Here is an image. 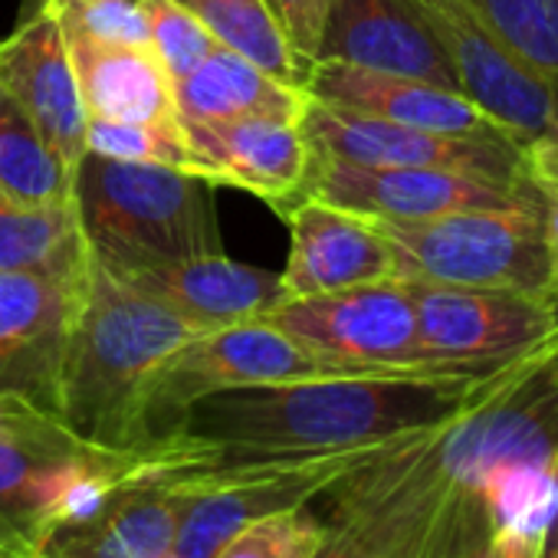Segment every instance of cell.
I'll list each match as a JSON object with an SVG mask.
<instances>
[{
	"label": "cell",
	"mask_w": 558,
	"mask_h": 558,
	"mask_svg": "<svg viewBox=\"0 0 558 558\" xmlns=\"http://www.w3.org/2000/svg\"><path fill=\"white\" fill-rule=\"evenodd\" d=\"M417 332L427 355L444 368L489 372L535 349L558 329V300L551 293L440 287L404 279Z\"/></svg>",
	"instance_id": "cell-9"
},
{
	"label": "cell",
	"mask_w": 558,
	"mask_h": 558,
	"mask_svg": "<svg viewBox=\"0 0 558 558\" xmlns=\"http://www.w3.org/2000/svg\"><path fill=\"white\" fill-rule=\"evenodd\" d=\"M178 4H184V8H187V4H191V0H178Z\"/></svg>",
	"instance_id": "cell-38"
},
{
	"label": "cell",
	"mask_w": 558,
	"mask_h": 558,
	"mask_svg": "<svg viewBox=\"0 0 558 558\" xmlns=\"http://www.w3.org/2000/svg\"><path fill=\"white\" fill-rule=\"evenodd\" d=\"M306 197L345 207L372 220H424L473 207L535 204L529 184H502L437 168H385L352 165L316 155Z\"/></svg>",
	"instance_id": "cell-13"
},
{
	"label": "cell",
	"mask_w": 558,
	"mask_h": 558,
	"mask_svg": "<svg viewBox=\"0 0 558 558\" xmlns=\"http://www.w3.org/2000/svg\"><path fill=\"white\" fill-rule=\"evenodd\" d=\"M283 217L290 223V256L279 276L290 300L395 279L391 243L368 217L319 197L293 204Z\"/></svg>",
	"instance_id": "cell-18"
},
{
	"label": "cell",
	"mask_w": 558,
	"mask_h": 558,
	"mask_svg": "<svg viewBox=\"0 0 558 558\" xmlns=\"http://www.w3.org/2000/svg\"><path fill=\"white\" fill-rule=\"evenodd\" d=\"M66 558H76V555H66Z\"/></svg>",
	"instance_id": "cell-39"
},
{
	"label": "cell",
	"mask_w": 558,
	"mask_h": 558,
	"mask_svg": "<svg viewBox=\"0 0 558 558\" xmlns=\"http://www.w3.org/2000/svg\"><path fill=\"white\" fill-rule=\"evenodd\" d=\"M372 223L391 243L398 279L548 293V253L538 204L473 207L424 220Z\"/></svg>",
	"instance_id": "cell-5"
},
{
	"label": "cell",
	"mask_w": 558,
	"mask_h": 558,
	"mask_svg": "<svg viewBox=\"0 0 558 558\" xmlns=\"http://www.w3.org/2000/svg\"><path fill=\"white\" fill-rule=\"evenodd\" d=\"M532 558H558V502L548 509V515L538 525V538H535Z\"/></svg>",
	"instance_id": "cell-35"
},
{
	"label": "cell",
	"mask_w": 558,
	"mask_h": 558,
	"mask_svg": "<svg viewBox=\"0 0 558 558\" xmlns=\"http://www.w3.org/2000/svg\"><path fill=\"white\" fill-rule=\"evenodd\" d=\"M310 96L332 109H349L375 119H388L408 129L453 135V138H483L522 145L509 125L493 119L470 96L444 86H430L421 80L385 76L362 66H349L339 60H316L310 83Z\"/></svg>",
	"instance_id": "cell-17"
},
{
	"label": "cell",
	"mask_w": 558,
	"mask_h": 558,
	"mask_svg": "<svg viewBox=\"0 0 558 558\" xmlns=\"http://www.w3.org/2000/svg\"><path fill=\"white\" fill-rule=\"evenodd\" d=\"M181 129L207 184L250 191L279 214L306 201L316 151L303 122L181 119Z\"/></svg>",
	"instance_id": "cell-14"
},
{
	"label": "cell",
	"mask_w": 558,
	"mask_h": 558,
	"mask_svg": "<svg viewBox=\"0 0 558 558\" xmlns=\"http://www.w3.org/2000/svg\"><path fill=\"white\" fill-rule=\"evenodd\" d=\"M210 187L191 171L86 151L73 178V204L89 253L116 276H129L223 253Z\"/></svg>",
	"instance_id": "cell-4"
},
{
	"label": "cell",
	"mask_w": 558,
	"mask_h": 558,
	"mask_svg": "<svg viewBox=\"0 0 558 558\" xmlns=\"http://www.w3.org/2000/svg\"><path fill=\"white\" fill-rule=\"evenodd\" d=\"M326 538V522L310 509H287L240 529L214 558H313Z\"/></svg>",
	"instance_id": "cell-30"
},
{
	"label": "cell",
	"mask_w": 558,
	"mask_h": 558,
	"mask_svg": "<svg viewBox=\"0 0 558 558\" xmlns=\"http://www.w3.org/2000/svg\"><path fill=\"white\" fill-rule=\"evenodd\" d=\"M181 506L171 480H135L96 525L53 538L44 558H165L174 551Z\"/></svg>",
	"instance_id": "cell-23"
},
{
	"label": "cell",
	"mask_w": 558,
	"mask_h": 558,
	"mask_svg": "<svg viewBox=\"0 0 558 558\" xmlns=\"http://www.w3.org/2000/svg\"><path fill=\"white\" fill-rule=\"evenodd\" d=\"M0 191L24 204L73 201V174L47 145L34 119L0 89Z\"/></svg>",
	"instance_id": "cell-26"
},
{
	"label": "cell",
	"mask_w": 558,
	"mask_h": 558,
	"mask_svg": "<svg viewBox=\"0 0 558 558\" xmlns=\"http://www.w3.org/2000/svg\"><path fill=\"white\" fill-rule=\"evenodd\" d=\"M313 558H372L352 535H345L342 529L326 525V538L319 545V551Z\"/></svg>",
	"instance_id": "cell-34"
},
{
	"label": "cell",
	"mask_w": 558,
	"mask_h": 558,
	"mask_svg": "<svg viewBox=\"0 0 558 558\" xmlns=\"http://www.w3.org/2000/svg\"><path fill=\"white\" fill-rule=\"evenodd\" d=\"M165 558H181V555H178V551H168V555H165Z\"/></svg>",
	"instance_id": "cell-37"
},
{
	"label": "cell",
	"mask_w": 558,
	"mask_h": 558,
	"mask_svg": "<svg viewBox=\"0 0 558 558\" xmlns=\"http://www.w3.org/2000/svg\"><path fill=\"white\" fill-rule=\"evenodd\" d=\"M178 119H276L303 122L313 96L279 83L246 57L217 44L210 57L174 86Z\"/></svg>",
	"instance_id": "cell-22"
},
{
	"label": "cell",
	"mask_w": 558,
	"mask_h": 558,
	"mask_svg": "<svg viewBox=\"0 0 558 558\" xmlns=\"http://www.w3.org/2000/svg\"><path fill=\"white\" fill-rule=\"evenodd\" d=\"M86 151L109 161L132 165H165L191 171L201 178L197 158L184 138L181 125H145V122H112L86 116Z\"/></svg>",
	"instance_id": "cell-29"
},
{
	"label": "cell",
	"mask_w": 558,
	"mask_h": 558,
	"mask_svg": "<svg viewBox=\"0 0 558 558\" xmlns=\"http://www.w3.org/2000/svg\"><path fill=\"white\" fill-rule=\"evenodd\" d=\"M138 4L148 17L151 50L158 53L161 66L178 86L187 73H194L210 57L217 37L197 21L191 8L178 4V0H138Z\"/></svg>",
	"instance_id": "cell-31"
},
{
	"label": "cell",
	"mask_w": 558,
	"mask_h": 558,
	"mask_svg": "<svg viewBox=\"0 0 558 558\" xmlns=\"http://www.w3.org/2000/svg\"><path fill=\"white\" fill-rule=\"evenodd\" d=\"M89 246L76 204H24L0 191V272H40L80 283Z\"/></svg>",
	"instance_id": "cell-24"
},
{
	"label": "cell",
	"mask_w": 558,
	"mask_h": 558,
	"mask_svg": "<svg viewBox=\"0 0 558 558\" xmlns=\"http://www.w3.org/2000/svg\"><path fill=\"white\" fill-rule=\"evenodd\" d=\"M408 4L450 57L463 93L476 106L509 125L525 148L558 145V96L486 31L466 0H408Z\"/></svg>",
	"instance_id": "cell-10"
},
{
	"label": "cell",
	"mask_w": 558,
	"mask_h": 558,
	"mask_svg": "<svg viewBox=\"0 0 558 558\" xmlns=\"http://www.w3.org/2000/svg\"><path fill=\"white\" fill-rule=\"evenodd\" d=\"M486 31L558 96V0H466Z\"/></svg>",
	"instance_id": "cell-27"
},
{
	"label": "cell",
	"mask_w": 558,
	"mask_h": 558,
	"mask_svg": "<svg viewBox=\"0 0 558 558\" xmlns=\"http://www.w3.org/2000/svg\"><path fill=\"white\" fill-rule=\"evenodd\" d=\"M187 8L217 37V44L246 57L250 63L266 70L279 83L306 89L313 63H306L290 47V40L276 27L263 0H191Z\"/></svg>",
	"instance_id": "cell-25"
},
{
	"label": "cell",
	"mask_w": 558,
	"mask_h": 558,
	"mask_svg": "<svg viewBox=\"0 0 558 558\" xmlns=\"http://www.w3.org/2000/svg\"><path fill=\"white\" fill-rule=\"evenodd\" d=\"M266 323L349 372H460L427 355L408 283L398 276L342 293L287 300Z\"/></svg>",
	"instance_id": "cell-7"
},
{
	"label": "cell",
	"mask_w": 558,
	"mask_h": 558,
	"mask_svg": "<svg viewBox=\"0 0 558 558\" xmlns=\"http://www.w3.org/2000/svg\"><path fill=\"white\" fill-rule=\"evenodd\" d=\"M316 60L463 93L450 57L408 0H329Z\"/></svg>",
	"instance_id": "cell-19"
},
{
	"label": "cell",
	"mask_w": 558,
	"mask_h": 558,
	"mask_svg": "<svg viewBox=\"0 0 558 558\" xmlns=\"http://www.w3.org/2000/svg\"><path fill=\"white\" fill-rule=\"evenodd\" d=\"M329 525L372 558H424L450 502L535 529L558 502V329L450 421L372 447L326 493Z\"/></svg>",
	"instance_id": "cell-1"
},
{
	"label": "cell",
	"mask_w": 558,
	"mask_h": 558,
	"mask_svg": "<svg viewBox=\"0 0 558 558\" xmlns=\"http://www.w3.org/2000/svg\"><path fill=\"white\" fill-rule=\"evenodd\" d=\"M37 4L57 17L63 34L122 47H151L148 17L138 0H37Z\"/></svg>",
	"instance_id": "cell-32"
},
{
	"label": "cell",
	"mask_w": 558,
	"mask_h": 558,
	"mask_svg": "<svg viewBox=\"0 0 558 558\" xmlns=\"http://www.w3.org/2000/svg\"><path fill=\"white\" fill-rule=\"evenodd\" d=\"M0 89L34 119L47 145L76 178L86 155V109L63 27L47 8L37 4L27 11L14 34L0 40Z\"/></svg>",
	"instance_id": "cell-16"
},
{
	"label": "cell",
	"mask_w": 558,
	"mask_h": 558,
	"mask_svg": "<svg viewBox=\"0 0 558 558\" xmlns=\"http://www.w3.org/2000/svg\"><path fill=\"white\" fill-rule=\"evenodd\" d=\"M535 529L506 522L483 499L453 502L434 535L427 558H532Z\"/></svg>",
	"instance_id": "cell-28"
},
{
	"label": "cell",
	"mask_w": 558,
	"mask_h": 558,
	"mask_svg": "<svg viewBox=\"0 0 558 558\" xmlns=\"http://www.w3.org/2000/svg\"><path fill=\"white\" fill-rule=\"evenodd\" d=\"M339 372L349 368H339L336 362L306 349L300 339L287 336L266 319L214 329L191 339L161 362L145 408L148 434L151 440L165 437L191 401L214 391L300 381Z\"/></svg>",
	"instance_id": "cell-8"
},
{
	"label": "cell",
	"mask_w": 558,
	"mask_h": 558,
	"mask_svg": "<svg viewBox=\"0 0 558 558\" xmlns=\"http://www.w3.org/2000/svg\"><path fill=\"white\" fill-rule=\"evenodd\" d=\"M122 279L174 310L201 332L266 319L276 306L290 300L279 272L227 259L223 253L138 269Z\"/></svg>",
	"instance_id": "cell-20"
},
{
	"label": "cell",
	"mask_w": 558,
	"mask_h": 558,
	"mask_svg": "<svg viewBox=\"0 0 558 558\" xmlns=\"http://www.w3.org/2000/svg\"><path fill=\"white\" fill-rule=\"evenodd\" d=\"M80 283L40 272H0V395L57 417L63 352Z\"/></svg>",
	"instance_id": "cell-15"
},
{
	"label": "cell",
	"mask_w": 558,
	"mask_h": 558,
	"mask_svg": "<svg viewBox=\"0 0 558 558\" xmlns=\"http://www.w3.org/2000/svg\"><path fill=\"white\" fill-rule=\"evenodd\" d=\"M512 362L493 372H339L227 388L191 401L165 437L181 457L174 473L240 460L368 450L450 421L480 401Z\"/></svg>",
	"instance_id": "cell-2"
},
{
	"label": "cell",
	"mask_w": 558,
	"mask_h": 558,
	"mask_svg": "<svg viewBox=\"0 0 558 558\" xmlns=\"http://www.w3.org/2000/svg\"><path fill=\"white\" fill-rule=\"evenodd\" d=\"M303 132L310 135L316 155L352 161V165L437 168V171H457V174H473L502 184H529L525 145L434 135L388 119L332 109L316 99L303 116Z\"/></svg>",
	"instance_id": "cell-11"
},
{
	"label": "cell",
	"mask_w": 558,
	"mask_h": 558,
	"mask_svg": "<svg viewBox=\"0 0 558 558\" xmlns=\"http://www.w3.org/2000/svg\"><path fill=\"white\" fill-rule=\"evenodd\" d=\"M197 336L204 332L89 253L60 368V424L96 450L148 447L151 381L161 362Z\"/></svg>",
	"instance_id": "cell-3"
},
{
	"label": "cell",
	"mask_w": 558,
	"mask_h": 558,
	"mask_svg": "<svg viewBox=\"0 0 558 558\" xmlns=\"http://www.w3.org/2000/svg\"><path fill=\"white\" fill-rule=\"evenodd\" d=\"M86 116L112 122L181 125L174 83L151 47L102 44L63 34Z\"/></svg>",
	"instance_id": "cell-21"
},
{
	"label": "cell",
	"mask_w": 558,
	"mask_h": 558,
	"mask_svg": "<svg viewBox=\"0 0 558 558\" xmlns=\"http://www.w3.org/2000/svg\"><path fill=\"white\" fill-rule=\"evenodd\" d=\"M0 558H14V555H11V548L4 545V538H0Z\"/></svg>",
	"instance_id": "cell-36"
},
{
	"label": "cell",
	"mask_w": 558,
	"mask_h": 558,
	"mask_svg": "<svg viewBox=\"0 0 558 558\" xmlns=\"http://www.w3.org/2000/svg\"><path fill=\"white\" fill-rule=\"evenodd\" d=\"M93 453L96 447L73 437L60 417L0 395V538L14 558H44L50 506Z\"/></svg>",
	"instance_id": "cell-12"
},
{
	"label": "cell",
	"mask_w": 558,
	"mask_h": 558,
	"mask_svg": "<svg viewBox=\"0 0 558 558\" xmlns=\"http://www.w3.org/2000/svg\"><path fill=\"white\" fill-rule=\"evenodd\" d=\"M372 450V447H368ZM365 450L323 457H276L197 466L158 480L181 489V522L174 551L181 558H214L240 529L256 519L313 506Z\"/></svg>",
	"instance_id": "cell-6"
},
{
	"label": "cell",
	"mask_w": 558,
	"mask_h": 558,
	"mask_svg": "<svg viewBox=\"0 0 558 558\" xmlns=\"http://www.w3.org/2000/svg\"><path fill=\"white\" fill-rule=\"evenodd\" d=\"M263 4L272 14L276 27L283 31V37L290 40V47L306 63H316L329 0H263Z\"/></svg>",
	"instance_id": "cell-33"
}]
</instances>
